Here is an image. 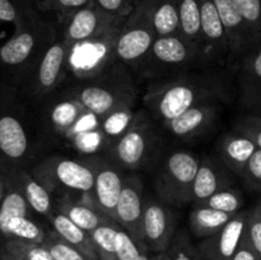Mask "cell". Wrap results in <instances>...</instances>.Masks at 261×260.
<instances>
[{
    "label": "cell",
    "instance_id": "1",
    "mask_svg": "<svg viewBox=\"0 0 261 260\" xmlns=\"http://www.w3.org/2000/svg\"><path fill=\"white\" fill-rule=\"evenodd\" d=\"M228 94V86L218 71L200 69L150 82L143 96V105L152 119L162 126L200 103H223Z\"/></svg>",
    "mask_w": 261,
    "mask_h": 260
},
{
    "label": "cell",
    "instance_id": "2",
    "mask_svg": "<svg viewBox=\"0 0 261 260\" xmlns=\"http://www.w3.org/2000/svg\"><path fill=\"white\" fill-rule=\"evenodd\" d=\"M14 27L12 37L0 47V66L19 86L60 33L58 27L42 19L31 7H24L22 19Z\"/></svg>",
    "mask_w": 261,
    "mask_h": 260
},
{
    "label": "cell",
    "instance_id": "3",
    "mask_svg": "<svg viewBox=\"0 0 261 260\" xmlns=\"http://www.w3.org/2000/svg\"><path fill=\"white\" fill-rule=\"evenodd\" d=\"M69 93L88 111L103 116L115 107L137 102L138 88L132 69L117 61L99 75L66 87Z\"/></svg>",
    "mask_w": 261,
    "mask_h": 260
},
{
    "label": "cell",
    "instance_id": "4",
    "mask_svg": "<svg viewBox=\"0 0 261 260\" xmlns=\"http://www.w3.org/2000/svg\"><path fill=\"white\" fill-rule=\"evenodd\" d=\"M199 68L205 69L200 50L178 33L155 38L134 71L140 78L154 82Z\"/></svg>",
    "mask_w": 261,
    "mask_h": 260
},
{
    "label": "cell",
    "instance_id": "5",
    "mask_svg": "<svg viewBox=\"0 0 261 260\" xmlns=\"http://www.w3.org/2000/svg\"><path fill=\"white\" fill-rule=\"evenodd\" d=\"M124 22L70 46L68 81H86L99 75L117 63V41Z\"/></svg>",
    "mask_w": 261,
    "mask_h": 260
},
{
    "label": "cell",
    "instance_id": "6",
    "mask_svg": "<svg viewBox=\"0 0 261 260\" xmlns=\"http://www.w3.org/2000/svg\"><path fill=\"white\" fill-rule=\"evenodd\" d=\"M200 158L186 149L168 153L160 162L154 176L158 198L168 205L182 206L193 203V184Z\"/></svg>",
    "mask_w": 261,
    "mask_h": 260
},
{
    "label": "cell",
    "instance_id": "7",
    "mask_svg": "<svg viewBox=\"0 0 261 260\" xmlns=\"http://www.w3.org/2000/svg\"><path fill=\"white\" fill-rule=\"evenodd\" d=\"M31 173L50 191L54 198L65 193H92L93 167L86 157L81 160L51 155L37 161Z\"/></svg>",
    "mask_w": 261,
    "mask_h": 260
},
{
    "label": "cell",
    "instance_id": "8",
    "mask_svg": "<svg viewBox=\"0 0 261 260\" xmlns=\"http://www.w3.org/2000/svg\"><path fill=\"white\" fill-rule=\"evenodd\" d=\"M154 122L147 110H137L130 126L107 150L105 157L122 170L137 171L145 167L157 148Z\"/></svg>",
    "mask_w": 261,
    "mask_h": 260
},
{
    "label": "cell",
    "instance_id": "9",
    "mask_svg": "<svg viewBox=\"0 0 261 260\" xmlns=\"http://www.w3.org/2000/svg\"><path fill=\"white\" fill-rule=\"evenodd\" d=\"M70 46L59 36L43 51L37 63L18 86L28 99L43 102L68 81V58Z\"/></svg>",
    "mask_w": 261,
    "mask_h": 260
},
{
    "label": "cell",
    "instance_id": "10",
    "mask_svg": "<svg viewBox=\"0 0 261 260\" xmlns=\"http://www.w3.org/2000/svg\"><path fill=\"white\" fill-rule=\"evenodd\" d=\"M36 155V142L24 114L12 97L0 98V162L27 167Z\"/></svg>",
    "mask_w": 261,
    "mask_h": 260
},
{
    "label": "cell",
    "instance_id": "11",
    "mask_svg": "<svg viewBox=\"0 0 261 260\" xmlns=\"http://www.w3.org/2000/svg\"><path fill=\"white\" fill-rule=\"evenodd\" d=\"M155 0H138L126 17L117 41V60L135 70L157 38L153 27Z\"/></svg>",
    "mask_w": 261,
    "mask_h": 260
},
{
    "label": "cell",
    "instance_id": "12",
    "mask_svg": "<svg viewBox=\"0 0 261 260\" xmlns=\"http://www.w3.org/2000/svg\"><path fill=\"white\" fill-rule=\"evenodd\" d=\"M177 213L154 196L145 195L143 212V242L149 252H165L177 232Z\"/></svg>",
    "mask_w": 261,
    "mask_h": 260
},
{
    "label": "cell",
    "instance_id": "13",
    "mask_svg": "<svg viewBox=\"0 0 261 260\" xmlns=\"http://www.w3.org/2000/svg\"><path fill=\"white\" fill-rule=\"evenodd\" d=\"M93 167L94 185L91 193L96 208L115 221V212L125 183V173L120 166L105 155L86 157Z\"/></svg>",
    "mask_w": 261,
    "mask_h": 260
},
{
    "label": "cell",
    "instance_id": "14",
    "mask_svg": "<svg viewBox=\"0 0 261 260\" xmlns=\"http://www.w3.org/2000/svg\"><path fill=\"white\" fill-rule=\"evenodd\" d=\"M200 55L205 69L223 68L228 64L229 47L221 15L213 0H200Z\"/></svg>",
    "mask_w": 261,
    "mask_h": 260
},
{
    "label": "cell",
    "instance_id": "15",
    "mask_svg": "<svg viewBox=\"0 0 261 260\" xmlns=\"http://www.w3.org/2000/svg\"><path fill=\"white\" fill-rule=\"evenodd\" d=\"M213 2L221 15L228 41V64L236 66L239 61L260 42L261 36L247 24L237 9L234 0H213Z\"/></svg>",
    "mask_w": 261,
    "mask_h": 260
},
{
    "label": "cell",
    "instance_id": "16",
    "mask_svg": "<svg viewBox=\"0 0 261 260\" xmlns=\"http://www.w3.org/2000/svg\"><path fill=\"white\" fill-rule=\"evenodd\" d=\"M126 18L105 12L94 2L71 14L63 24L59 25L60 37L68 45L91 38L114 25L125 22Z\"/></svg>",
    "mask_w": 261,
    "mask_h": 260
},
{
    "label": "cell",
    "instance_id": "17",
    "mask_svg": "<svg viewBox=\"0 0 261 260\" xmlns=\"http://www.w3.org/2000/svg\"><path fill=\"white\" fill-rule=\"evenodd\" d=\"M43 109L41 115L42 129L48 137L63 140L71 125L86 111V107L76 101L68 92L61 89L42 102Z\"/></svg>",
    "mask_w": 261,
    "mask_h": 260
},
{
    "label": "cell",
    "instance_id": "18",
    "mask_svg": "<svg viewBox=\"0 0 261 260\" xmlns=\"http://www.w3.org/2000/svg\"><path fill=\"white\" fill-rule=\"evenodd\" d=\"M144 185L138 175L125 176L124 188L115 212V222L129 232L142 246L143 242L142 221L145 201Z\"/></svg>",
    "mask_w": 261,
    "mask_h": 260
},
{
    "label": "cell",
    "instance_id": "19",
    "mask_svg": "<svg viewBox=\"0 0 261 260\" xmlns=\"http://www.w3.org/2000/svg\"><path fill=\"white\" fill-rule=\"evenodd\" d=\"M221 102H205L186 110L180 116L162 125L163 129L176 139L190 142L208 133L218 121Z\"/></svg>",
    "mask_w": 261,
    "mask_h": 260
},
{
    "label": "cell",
    "instance_id": "20",
    "mask_svg": "<svg viewBox=\"0 0 261 260\" xmlns=\"http://www.w3.org/2000/svg\"><path fill=\"white\" fill-rule=\"evenodd\" d=\"M61 142L86 157L105 155L109 149V143L101 127V116L88 110L71 125Z\"/></svg>",
    "mask_w": 261,
    "mask_h": 260
},
{
    "label": "cell",
    "instance_id": "21",
    "mask_svg": "<svg viewBox=\"0 0 261 260\" xmlns=\"http://www.w3.org/2000/svg\"><path fill=\"white\" fill-rule=\"evenodd\" d=\"M240 103L251 114L261 115V41L236 65Z\"/></svg>",
    "mask_w": 261,
    "mask_h": 260
},
{
    "label": "cell",
    "instance_id": "22",
    "mask_svg": "<svg viewBox=\"0 0 261 260\" xmlns=\"http://www.w3.org/2000/svg\"><path fill=\"white\" fill-rule=\"evenodd\" d=\"M247 211L237 213L213 236L203 239L198 250L204 260H232L246 228Z\"/></svg>",
    "mask_w": 261,
    "mask_h": 260
},
{
    "label": "cell",
    "instance_id": "23",
    "mask_svg": "<svg viewBox=\"0 0 261 260\" xmlns=\"http://www.w3.org/2000/svg\"><path fill=\"white\" fill-rule=\"evenodd\" d=\"M0 163L5 176L19 189L32 211L38 216L45 217L48 221L56 212L53 194L27 168Z\"/></svg>",
    "mask_w": 261,
    "mask_h": 260
},
{
    "label": "cell",
    "instance_id": "24",
    "mask_svg": "<svg viewBox=\"0 0 261 260\" xmlns=\"http://www.w3.org/2000/svg\"><path fill=\"white\" fill-rule=\"evenodd\" d=\"M54 204L56 212H60L87 232H92L99 224L111 221L110 217L99 212L92 203L91 193L61 194L54 198Z\"/></svg>",
    "mask_w": 261,
    "mask_h": 260
},
{
    "label": "cell",
    "instance_id": "25",
    "mask_svg": "<svg viewBox=\"0 0 261 260\" xmlns=\"http://www.w3.org/2000/svg\"><path fill=\"white\" fill-rule=\"evenodd\" d=\"M231 173L218 157L201 158L193 184V203H201L217 191L232 186Z\"/></svg>",
    "mask_w": 261,
    "mask_h": 260
},
{
    "label": "cell",
    "instance_id": "26",
    "mask_svg": "<svg viewBox=\"0 0 261 260\" xmlns=\"http://www.w3.org/2000/svg\"><path fill=\"white\" fill-rule=\"evenodd\" d=\"M257 149L249 137L234 130L222 134L216 143L217 157L232 173L239 176Z\"/></svg>",
    "mask_w": 261,
    "mask_h": 260
},
{
    "label": "cell",
    "instance_id": "27",
    "mask_svg": "<svg viewBox=\"0 0 261 260\" xmlns=\"http://www.w3.org/2000/svg\"><path fill=\"white\" fill-rule=\"evenodd\" d=\"M51 228L65 241L73 245L79 250L88 260H99L96 250H94L93 242H92L89 232L84 231L83 228L74 223L71 219L61 214L60 212H55L54 216L48 219Z\"/></svg>",
    "mask_w": 261,
    "mask_h": 260
},
{
    "label": "cell",
    "instance_id": "28",
    "mask_svg": "<svg viewBox=\"0 0 261 260\" xmlns=\"http://www.w3.org/2000/svg\"><path fill=\"white\" fill-rule=\"evenodd\" d=\"M236 214L226 213L204 204H194L189 214V226L191 232L199 239H206L223 228Z\"/></svg>",
    "mask_w": 261,
    "mask_h": 260
},
{
    "label": "cell",
    "instance_id": "29",
    "mask_svg": "<svg viewBox=\"0 0 261 260\" xmlns=\"http://www.w3.org/2000/svg\"><path fill=\"white\" fill-rule=\"evenodd\" d=\"M135 103L137 102H130V103L120 105L115 107L106 115L101 116V127L109 143V149L114 145V143L124 134L130 126L135 116ZM107 149V150H109Z\"/></svg>",
    "mask_w": 261,
    "mask_h": 260
},
{
    "label": "cell",
    "instance_id": "30",
    "mask_svg": "<svg viewBox=\"0 0 261 260\" xmlns=\"http://www.w3.org/2000/svg\"><path fill=\"white\" fill-rule=\"evenodd\" d=\"M48 228L35 218V216L17 217L10 219L7 226L0 231L5 240H23V241L42 244Z\"/></svg>",
    "mask_w": 261,
    "mask_h": 260
},
{
    "label": "cell",
    "instance_id": "31",
    "mask_svg": "<svg viewBox=\"0 0 261 260\" xmlns=\"http://www.w3.org/2000/svg\"><path fill=\"white\" fill-rule=\"evenodd\" d=\"M177 9L180 17V35L200 50V0H177Z\"/></svg>",
    "mask_w": 261,
    "mask_h": 260
},
{
    "label": "cell",
    "instance_id": "32",
    "mask_svg": "<svg viewBox=\"0 0 261 260\" xmlns=\"http://www.w3.org/2000/svg\"><path fill=\"white\" fill-rule=\"evenodd\" d=\"M152 19L157 37L178 35L180 17H178L177 0H155Z\"/></svg>",
    "mask_w": 261,
    "mask_h": 260
},
{
    "label": "cell",
    "instance_id": "33",
    "mask_svg": "<svg viewBox=\"0 0 261 260\" xmlns=\"http://www.w3.org/2000/svg\"><path fill=\"white\" fill-rule=\"evenodd\" d=\"M32 214H35V212L25 200L24 195L7 177V190H5V195L0 204V231L7 226L10 219L17 218V217L32 216Z\"/></svg>",
    "mask_w": 261,
    "mask_h": 260
},
{
    "label": "cell",
    "instance_id": "34",
    "mask_svg": "<svg viewBox=\"0 0 261 260\" xmlns=\"http://www.w3.org/2000/svg\"><path fill=\"white\" fill-rule=\"evenodd\" d=\"M120 226L115 221H107L89 232L94 250L99 260H117L116 235Z\"/></svg>",
    "mask_w": 261,
    "mask_h": 260
},
{
    "label": "cell",
    "instance_id": "35",
    "mask_svg": "<svg viewBox=\"0 0 261 260\" xmlns=\"http://www.w3.org/2000/svg\"><path fill=\"white\" fill-rule=\"evenodd\" d=\"M3 249L17 260H54L42 244L23 240H5Z\"/></svg>",
    "mask_w": 261,
    "mask_h": 260
},
{
    "label": "cell",
    "instance_id": "36",
    "mask_svg": "<svg viewBox=\"0 0 261 260\" xmlns=\"http://www.w3.org/2000/svg\"><path fill=\"white\" fill-rule=\"evenodd\" d=\"M199 204H204V205L226 212V213L237 214L241 212L242 206H244L245 198L239 189L233 188V186H228V188L217 191L216 194H213V195L209 196L208 199H205V200Z\"/></svg>",
    "mask_w": 261,
    "mask_h": 260
},
{
    "label": "cell",
    "instance_id": "37",
    "mask_svg": "<svg viewBox=\"0 0 261 260\" xmlns=\"http://www.w3.org/2000/svg\"><path fill=\"white\" fill-rule=\"evenodd\" d=\"M93 0H38L36 9L42 13H55L59 25L63 24L71 14L82 9Z\"/></svg>",
    "mask_w": 261,
    "mask_h": 260
},
{
    "label": "cell",
    "instance_id": "38",
    "mask_svg": "<svg viewBox=\"0 0 261 260\" xmlns=\"http://www.w3.org/2000/svg\"><path fill=\"white\" fill-rule=\"evenodd\" d=\"M42 245L48 250L54 260H88L76 247L61 239L53 228L47 231Z\"/></svg>",
    "mask_w": 261,
    "mask_h": 260
},
{
    "label": "cell",
    "instance_id": "39",
    "mask_svg": "<svg viewBox=\"0 0 261 260\" xmlns=\"http://www.w3.org/2000/svg\"><path fill=\"white\" fill-rule=\"evenodd\" d=\"M167 254L171 260H204L185 229H177Z\"/></svg>",
    "mask_w": 261,
    "mask_h": 260
},
{
    "label": "cell",
    "instance_id": "40",
    "mask_svg": "<svg viewBox=\"0 0 261 260\" xmlns=\"http://www.w3.org/2000/svg\"><path fill=\"white\" fill-rule=\"evenodd\" d=\"M144 250L148 249L142 246L129 232H126L122 227H120L116 235L117 260H139L140 255Z\"/></svg>",
    "mask_w": 261,
    "mask_h": 260
},
{
    "label": "cell",
    "instance_id": "41",
    "mask_svg": "<svg viewBox=\"0 0 261 260\" xmlns=\"http://www.w3.org/2000/svg\"><path fill=\"white\" fill-rule=\"evenodd\" d=\"M245 236L261 259V200L247 211Z\"/></svg>",
    "mask_w": 261,
    "mask_h": 260
},
{
    "label": "cell",
    "instance_id": "42",
    "mask_svg": "<svg viewBox=\"0 0 261 260\" xmlns=\"http://www.w3.org/2000/svg\"><path fill=\"white\" fill-rule=\"evenodd\" d=\"M232 130L249 137L257 145V148L261 149V115L247 112L242 116H239Z\"/></svg>",
    "mask_w": 261,
    "mask_h": 260
},
{
    "label": "cell",
    "instance_id": "43",
    "mask_svg": "<svg viewBox=\"0 0 261 260\" xmlns=\"http://www.w3.org/2000/svg\"><path fill=\"white\" fill-rule=\"evenodd\" d=\"M240 176L247 188L256 193H261V149H257L252 154Z\"/></svg>",
    "mask_w": 261,
    "mask_h": 260
},
{
    "label": "cell",
    "instance_id": "44",
    "mask_svg": "<svg viewBox=\"0 0 261 260\" xmlns=\"http://www.w3.org/2000/svg\"><path fill=\"white\" fill-rule=\"evenodd\" d=\"M247 24L261 36V0H234Z\"/></svg>",
    "mask_w": 261,
    "mask_h": 260
},
{
    "label": "cell",
    "instance_id": "45",
    "mask_svg": "<svg viewBox=\"0 0 261 260\" xmlns=\"http://www.w3.org/2000/svg\"><path fill=\"white\" fill-rule=\"evenodd\" d=\"M101 9L117 17H129L138 0H93Z\"/></svg>",
    "mask_w": 261,
    "mask_h": 260
},
{
    "label": "cell",
    "instance_id": "46",
    "mask_svg": "<svg viewBox=\"0 0 261 260\" xmlns=\"http://www.w3.org/2000/svg\"><path fill=\"white\" fill-rule=\"evenodd\" d=\"M24 12V5H19L13 0H0V20L17 25Z\"/></svg>",
    "mask_w": 261,
    "mask_h": 260
},
{
    "label": "cell",
    "instance_id": "47",
    "mask_svg": "<svg viewBox=\"0 0 261 260\" xmlns=\"http://www.w3.org/2000/svg\"><path fill=\"white\" fill-rule=\"evenodd\" d=\"M232 260H261L259 255L256 254L252 246L250 245V242L247 241L246 236L242 237L241 242H240L239 247H237L236 252H234Z\"/></svg>",
    "mask_w": 261,
    "mask_h": 260
},
{
    "label": "cell",
    "instance_id": "48",
    "mask_svg": "<svg viewBox=\"0 0 261 260\" xmlns=\"http://www.w3.org/2000/svg\"><path fill=\"white\" fill-rule=\"evenodd\" d=\"M5 190H7V177H5V173L3 171L2 163H0V204H2L3 198L5 195Z\"/></svg>",
    "mask_w": 261,
    "mask_h": 260
},
{
    "label": "cell",
    "instance_id": "49",
    "mask_svg": "<svg viewBox=\"0 0 261 260\" xmlns=\"http://www.w3.org/2000/svg\"><path fill=\"white\" fill-rule=\"evenodd\" d=\"M150 260H171L170 256H168L167 251L165 252H157V254L152 255L150 256Z\"/></svg>",
    "mask_w": 261,
    "mask_h": 260
},
{
    "label": "cell",
    "instance_id": "50",
    "mask_svg": "<svg viewBox=\"0 0 261 260\" xmlns=\"http://www.w3.org/2000/svg\"><path fill=\"white\" fill-rule=\"evenodd\" d=\"M0 260H13L12 256L3 249V246H0Z\"/></svg>",
    "mask_w": 261,
    "mask_h": 260
},
{
    "label": "cell",
    "instance_id": "51",
    "mask_svg": "<svg viewBox=\"0 0 261 260\" xmlns=\"http://www.w3.org/2000/svg\"><path fill=\"white\" fill-rule=\"evenodd\" d=\"M15 3H17V4H19V5H24V7H30V4H32V3H37L38 0H14Z\"/></svg>",
    "mask_w": 261,
    "mask_h": 260
},
{
    "label": "cell",
    "instance_id": "52",
    "mask_svg": "<svg viewBox=\"0 0 261 260\" xmlns=\"http://www.w3.org/2000/svg\"><path fill=\"white\" fill-rule=\"evenodd\" d=\"M150 256H152L150 252L148 251V250H144V251L142 252V255H140L139 260H150Z\"/></svg>",
    "mask_w": 261,
    "mask_h": 260
},
{
    "label": "cell",
    "instance_id": "53",
    "mask_svg": "<svg viewBox=\"0 0 261 260\" xmlns=\"http://www.w3.org/2000/svg\"><path fill=\"white\" fill-rule=\"evenodd\" d=\"M12 259H13V260H17V259H14V257H13V256H12Z\"/></svg>",
    "mask_w": 261,
    "mask_h": 260
}]
</instances>
